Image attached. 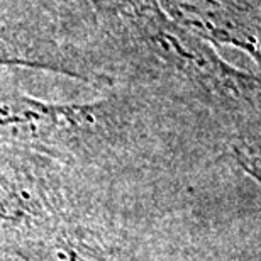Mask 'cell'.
<instances>
[{
  "instance_id": "6",
  "label": "cell",
  "mask_w": 261,
  "mask_h": 261,
  "mask_svg": "<svg viewBox=\"0 0 261 261\" xmlns=\"http://www.w3.org/2000/svg\"><path fill=\"white\" fill-rule=\"evenodd\" d=\"M181 28L212 46L246 55L261 73V12L224 0H158Z\"/></svg>"
},
{
  "instance_id": "8",
  "label": "cell",
  "mask_w": 261,
  "mask_h": 261,
  "mask_svg": "<svg viewBox=\"0 0 261 261\" xmlns=\"http://www.w3.org/2000/svg\"><path fill=\"white\" fill-rule=\"evenodd\" d=\"M222 158L232 160L239 170L261 187V126L234 138L227 144Z\"/></svg>"
},
{
  "instance_id": "5",
  "label": "cell",
  "mask_w": 261,
  "mask_h": 261,
  "mask_svg": "<svg viewBox=\"0 0 261 261\" xmlns=\"http://www.w3.org/2000/svg\"><path fill=\"white\" fill-rule=\"evenodd\" d=\"M78 184L63 165L0 146V241L60 211Z\"/></svg>"
},
{
  "instance_id": "1",
  "label": "cell",
  "mask_w": 261,
  "mask_h": 261,
  "mask_svg": "<svg viewBox=\"0 0 261 261\" xmlns=\"http://www.w3.org/2000/svg\"><path fill=\"white\" fill-rule=\"evenodd\" d=\"M0 70V146L116 184H154L217 158L205 119L141 88L116 85L90 100H55Z\"/></svg>"
},
{
  "instance_id": "9",
  "label": "cell",
  "mask_w": 261,
  "mask_h": 261,
  "mask_svg": "<svg viewBox=\"0 0 261 261\" xmlns=\"http://www.w3.org/2000/svg\"><path fill=\"white\" fill-rule=\"evenodd\" d=\"M224 2L238 4V5H243V7H248V9L261 12V0H224Z\"/></svg>"
},
{
  "instance_id": "4",
  "label": "cell",
  "mask_w": 261,
  "mask_h": 261,
  "mask_svg": "<svg viewBox=\"0 0 261 261\" xmlns=\"http://www.w3.org/2000/svg\"><path fill=\"white\" fill-rule=\"evenodd\" d=\"M4 68L70 78L95 92L112 88L92 56L71 44L58 24L34 5L0 10V70Z\"/></svg>"
},
{
  "instance_id": "2",
  "label": "cell",
  "mask_w": 261,
  "mask_h": 261,
  "mask_svg": "<svg viewBox=\"0 0 261 261\" xmlns=\"http://www.w3.org/2000/svg\"><path fill=\"white\" fill-rule=\"evenodd\" d=\"M92 49L112 85L141 88L197 114L227 144L261 124V73L227 63L168 17L158 0H92Z\"/></svg>"
},
{
  "instance_id": "10",
  "label": "cell",
  "mask_w": 261,
  "mask_h": 261,
  "mask_svg": "<svg viewBox=\"0 0 261 261\" xmlns=\"http://www.w3.org/2000/svg\"><path fill=\"white\" fill-rule=\"evenodd\" d=\"M15 5H19V0H0V10L15 7Z\"/></svg>"
},
{
  "instance_id": "3",
  "label": "cell",
  "mask_w": 261,
  "mask_h": 261,
  "mask_svg": "<svg viewBox=\"0 0 261 261\" xmlns=\"http://www.w3.org/2000/svg\"><path fill=\"white\" fill-rule=\"evenodd\" d=\"M151 185L93 189L0 241V261H190Z\"/></svg>"
},
{
  "instance_id": "7",
  "label": "cell",
  "mask_w": 261,
  "mask_h": 261,
  "mask_svg": "<svg viewBox=\"0 0 261 261\" xmlns=\"http://www.w3.org/2000/svg\"><path fill=\"white\" fill-rule=\"evenodd\" d=\"M55 20L76 48L92 56V39L95 33V10L92 0H31Z\"/></svg>"
}]
</instances>
